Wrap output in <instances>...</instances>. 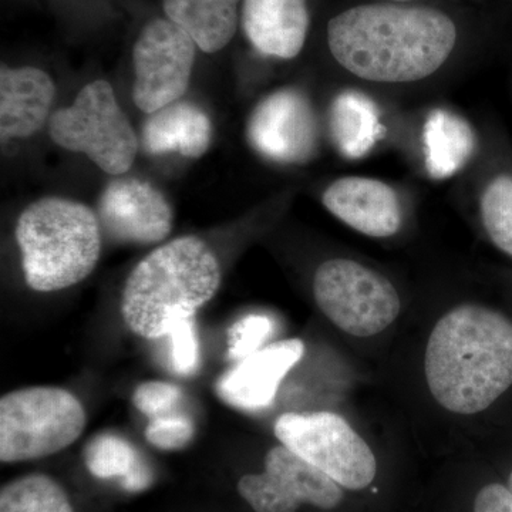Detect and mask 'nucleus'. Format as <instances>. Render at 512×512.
Segmentation results:
<instances>
[{"label":"nucleus","mask_w":512,"mask_h":512,"mask_svg":"<svg viewBox=\"0 0 512 512\" xmlns=\"http://www.w3.org/2000/svg\"><path fill=\"white\" fill-rule=\"evenodd\" d=\"M457 43L456 23L426 6L370 3L330 20L333 59L372 83L420 82L439 72Z\"/></svg>","instance_id":"nucleus-1"},{"label":"nucleus","mask_w":512,"mask_h":512,"mask_svg":"<svg viewBox=\"0 0 512 512\" xmlns=\"http://www.w3.org/2000/svg\"><path fill=\"white\" fill-rule=\"evenodd\" d=\"M430 393L448 412L476 414L512 386V320L481 305L441 316L424 356Z\"/></svg>","instance_id":"nucleus-2"},{"label":"nucleus","mask_w":512,"mask_h":512,"mask_svg":"<svg viewBox=\"0 0 512 512\" xmlns=\"http://www.w3.org/2000/svg\"><path fill=\"white\" fill-rule=\"evenodd\" d=\"M220 285V262L202 239H173L141 259L128 275L121 315L131 332L160 339L174 323L194 318Z\"/></svg>","instance_id":"nucleus-3"},{"label":"nucleus","mask_w":512,"mask_h":512,"mask_svg":"<svg viewBox=\"0 0 512 512\" xmlns=\"http://www.w3.org/2000/svg\"><path fill=\"white\" fill-rule=\"evenodd\" d=\"M26 284L36 292H57L80 284L101 252L99 217L83 202L40 198L19 215L15 229Z\"/></svg>","instance_id":"nucleus-4"},{"label":"nucleus","mask_w":512,"mask_h":512,"mask_svg":"<svg viewBox=\"0 0 512 512\" xmlns=\"http://www.w3.org/2000/svg\"><path fill=\"white\" fill-rule=\"evenodd\" d=\"M86 410L69 390L33 386L0 399V460L22 463L60 453L82 436Z\"/></svg>","instance_id":"nucleus-5"},{"label":"nucleus","mask_w":512,"mask_h":512,"mask_svg":"<svg viewBox=\"0 0 512 512\" xmlns=\"http://www.w3.org/2000/svg\"><path fill=\"white\" fill-rule=\"evenodd\" d=\"M49 134L57 146L84 154L113 177L130 170L140 147L136 131L106 80L87 84L70 106L55 111Z\"/></svg>","instance_id":"nucleus-6"},{"label":"nucleus","mask_w":512,"mask_h":512,"mask_svg":"<svg viewBox=\"0 0 512 512\" xmlns=\"http://www.w3.org/2000/svg\"><path fill=\"white\" fill-rule=\"evenodd\" d=\"M313 295L323 315L356 338L379 335L402 309L392 282L352 259L323 262L313 278Z\"/></svg>","instance_id":"nucleus-7"},{"label":"nucleus","mask_w":512,"mask_h":512,"mask_svg":"<svg viewBox=\"0 0 512 512\" xmlns=\"http://www.w3.org/2000/svg\"><path fill=\"white\" fill-rule=\"evenodd\" d=\"M274 430L281 444L343 488L365 490L375 480L377 461L372 448L339 414L285 413L276 420Z\"/></svg>","instance_id":"nucleus-8"},{"label":"nucleus","mask_w":512,"mask_h":512,"mask_svg":"<svg viewBox=\"0 0 512 512\" xmlns=\"http://www.w3.org/2000/svg\"><path fill=\"white\" fill-rule=\"evenodd\" d=\"M197 45L170 19H153L133 47V100L153 114L183 99L190 86Z\"/></svg>","instance_id":"nucleus-9"},{"label":"nucleus","mask_w":512,"mask_h":512,"mask_svg":"<svg viewBox=\"0 0 512 512\" xmlns=\"http://www.w3.org/2000/svg\"><path fill=\"white\" fill-rule=\"evenodd\" d=\"M237 488L255 512H296L303 504L335 510L345 497L342 485L284 444L268 451L261 474H247Z\"/></svg>","instance_id":"nucleus-10"},{"label":"nucleus","mask_w":512,"mask_h":512,"mask_svg":"<svg viewBox=\"0 0 512 512\" xmlns=\"http://www.w3.org/2000/svg\"><path fill=\"white\" fill-rule=\"evenodd\" d=\"M249 143L261 156L281 164L311 160L318 144V124L305 94L282 89L265 97L249 117Z\"/></svg>","instance_id":"nucleus-11"},{"label":"nucleus","mask_w":512,"mask_h":512,"mask_svg":"<svg viewBox=\"0 0 512 512\" xmlns=\"http://www.w3.org/2000/svg\"><path fill=\"white\" fill-rule=\"evenodd\" d=\"M101 231L120 244L153 245L170 235L174 211L148 181L120 177L104 188L97 205Z\"/></svg>","instance_id":"nucleus-12"},{"label":"nucleus","mask_w":512,"mask_h":512,"mask_svg":"<svg viewBox=\"0 0 512 512\" xmlns=\"http://www.w3.org/2000/svg\"><path fill=\"white\" fill-rule=\"evenodd\" d=\"M322 202L330 214L367 237H393L402 228L399 194L392 185L376 178H339L323 192Z\"/></svg>","instance_id":"nucleus-13"},{"label":"nucleus","mask_w":512,"mask_h":512,"mask_svg":"<svg viewBox=\"0 0 512 512\" xmlns=\"http://www.w3.org/2000/svg\"><path fill=\"white\" fill-rule=\"evenodd\" d=\"M303 353L301 339L269 343L228 370L218 382L217 392L225 403L237 409H266L274 403L279 386Z\"/></svg>","instance_id":"nucleus-14"},{"label":"nucleus","mask_w":512,"mask_h":512,"mask_svg":"<svg viewBox=\"0 0 512 512\" xmlns=\"http://www.w3.org/2000/svg\"><path fill=\"white\" fill-rule=\"evenodd\" d=\"M306 0H242L241 25L259 55L295 59L309 30Z\"/></svg>","instance_id":"nucleus-15"},{"label":"nucleus","mask_w":512,"mask_h":512,"mask_svg":"<svg viewBox=\"0 0 512 512\" xmlns=\"http://www.w3.org/2000/svg\"><path fill=\"white\" fill-rule=\"evenodd\" d=\"M56 86L45 70L3 66L0 70V136L3 141L28 138L47 120Z\"/></svg>","instance_id":"nucleus-16"},{"label":"nucleus","mask_w":512,"mask_h":512,"mask_svg":"<svg viewBox=\"0 0 512 512\" xmlns=\"http://www.w3.org/2000/svg\"><path fill=\"white\" fill-rule=\"evenodd\" d=\"M211 140L208 114L197 104L181 100L150 114L141 136L144 150L153 156L178 153L200 158L207 153Z\"/></svg>","instance_id":"nucleus-17"},{"label":"nucleus","mask_w":512,"mask_h":512,"mask_svg":"<svg viewBox=\"0 0 512 512\" xmlns=\"http://www.w3.org/2000/svg\"><path fill=\"white\" fill-rule=\"evenodd\" d=\"M239 3L241 0H164V12L202 52L217 53L237 33Z\"/></svg>","instance_id":"nucleus-18"},{"label":"nucleus","mask_w":512,"mask_h":512,"mask_svg":"<svg viewBox=\"0 0 512 512\" xmlns=\"http://www.w3.org/2000/svg\"><path fill=\"white\" fill-rule=\"evenodd\" d=\"M329 121L333 143L350 160L367 156L383 137L379 110L362 93H340L330 107Z\"/></svg>","instance_id":"nucleus-19"},{"label":"nucleus","mask_w":512,"mask_h":512,"mask_svg":"<svg viewBox=\"0 0 512 512\" xmlns=\"http://www.w3.org/2000/svg\"><path fill=\"white\" fill-rule=\"evenodd\" d=\"M423 138L427 171L437 180L463 170L476 148V137L470 124L446 110L430 114L424 124Z\"/></svg>","instance_id":"nucleus-20"},{"label":"nucleus","mask_w":512,"mask_h":512,"mask_svg":"<svg viewBox=\"0 0 512 512\" xmlns=\"http://www.w3.org/2000/svg\"><path fill=\"white\" fill-rule=\"evenodd\" d=\"M84 463L94 477L101 480L119 478L128 491H141L153 481L150 468L123 437L103 433L84 448Z\"/></svg>","instance_id":"nucleus-21"},{"label":"nucleus","mask_w":512,"mask_h":512,"mask_svg":"<svg viewBox=\"0 0 512 512\" xmlns=\"http://www.w3.org/2000/svg\"><path fill=\"white\" fill-rule=\"evenodd\" d=\"M0 512H74L69 495L55 478L29 474L3 485Z\"/></svg>","instance_id":"nucleus-22"},{"label":"nucleus","mask_w":512,"mask_h":512,"mask_svg":"<svg viewBox=\"0 0 512 512\" xmlns=\"http://www.w3.org/2000/svg\"><path fill=\"white\" fill-rule=\"evenodd\" d=\"M481 220L495 247L512 256V177L498 175L485 187L480 201Z\"/></svg>","instance_id":"nucleus-23"},{"label":"nucleus","mask_w":512,"mask_h":512,"mask_svg":"<svg viewBox=\"0 0 512 512\" xmlns=\"http://www.w3.org/2000/svg\"><path fill=\"white\" fill-rule=\"evenodd\" d=\"M274 332L275 323L269 316L256 313L245 316L229 330V359L241 362L245 357L258 352Z\"/></svg>","instance_id":"nucleus-24"},{"label":"nucleus","mask_w":512,"mask_h":512,"mask_svg":"<svg viewBox=\"0 0 512 512\" xmlns=\"http://www.w3.org/2000/svg\"><path fill=\"white\" fill-rule=\"evenodd\" d=\"M171 340V362L174 372L181 376H191L200 365V348L194 320L184 319L174 323L168 330Z\"/></svg>","instance_id":"nucleus-25"},{"label":"nucleus","mask_w":512,"mask_h":512,"mask_svg":"<svg viewBox=\"0 0 512 512\" xmlns=\"http://www.w3.org/2000/svg\"><path fill=\"white\" fill-rule=\"evenodd\" d=\"M194 437V424L183 414H167L150 420L146 429L148 443L160 450H180Z\"/></svg>","instance_id":"nucleus-26"},{"label":"nucleus","mask_w":512,"mask_h":512,"mask_svg":"<svg viewBox=\"0 0 512 512\" xmlns=\"http://www.w3.org/2000/svg\"><path fill=\"white\" fill-rule=\"evenodd\" d=\"M180 400L181 390L177 386L158 380L140 384L133 393L134 406L150 420L174 413Z\"/></svg>","instance_id":"nucleus-27"},{"label":"nucleus","mask_w":512,"mask_h":512,"mask_svg":"<svg viewBox=\"0 0 512 512\" xmlns=\"http://www.w3.org/2000/svg\"><path fill=\"white\" fill-rule=\"evenodd\" d=\"M474 512H512V495L508 487L495 483L485 485L474 501Z\"/></svg>","instance_id":"nucleus-28"},{"label":"nucleus","mask_w":512,"mask_h":512,"mask_svg":"<svg viewBox=\"0 0 512 512\" xmlns=\"http://www.w3.org/2000/svg\"><path fill=\"white\" fill-rule=\"evenodd\" d=\"M508 490H510V493L512 495V471H511L510 480H508Z\"/></svg>","instance_id":"nucleus-29"},{"label":"nucleus","mask_w":512,"mask_h":512,"mask_svg":"<svg viewBox=\"0 0 512 512\" xmlns=\"http://www.w3.org/2000/svg\"><path fill=\"white\" fill-rule=\"evenodd\" d=\"M394 2H409V0H394Z\"/></svg>","instance_id":"nucleus-30"}]
</instances>
